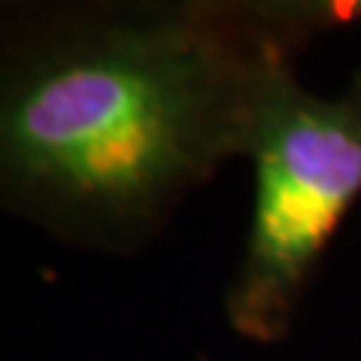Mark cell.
Here are the masks:
<instances>
[{
	"label": "cell",
	"mask_w": 361,
	"mask_h": 361,
	"mask_svg": "<svg viewBox=\"0 0 361 361\" xmlns=\"http://www.w3.org/2000/svg\"><path fill=\"white\" fill-rule=\"evenodd\" d=\"M244 160L253 211L226 319L256 343H277L331 238L361 199V75L337 97L304 87L283 49L259 42Z\"/></svg>",
	"instance_id": "2"
},
{
	"label": "cell",
	"mask_w": 361,
	"mask_h": 361,
	"mask_svg": "<svg viewBox=\"0 0 361 361\" xmlns=\"http://www.w3.org/2000/svg\"><path fill=\"white\" fill-rule=\"evenodd\" d=\"M214 6L250 39L283 51L304 37L361 18V0H214Z\"/></svg>",
	"instance_id": "3"
},
{
	"label": "cell",
	"mask_w": 361,
	"mask_h": 361,
	"mask_svg": "<svg viewBox=\"0 0 361 361\" xmlns=\"http://www.w3.org/2000/svg\"><path fill=\"white\" fill-rule=\"evenodd\" d=\"M256 51L214 0L33 45L4 75L6 205L78 244L145 241L244 157Z\"/></svg>",
	"instance_id": "1"
}]
</instances>
